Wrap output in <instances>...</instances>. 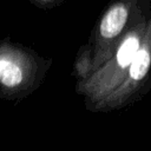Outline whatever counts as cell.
Returning a JSON list of instances; mask_svg holds the SVG:
<instances>
[{"mask_svg":"<svg viewBox=\"0 0 151 151\" xmlns=\"http://www.w3.org/2000/svg\"><path fill=\"white\" fill-rule=\"evenodd\" d=\"M118 90L116 100L122 104L133 103L151 91V15L144 39Z\"/></svg>","mask_w":151,"mask_h":151,"instance_id":"obj_1","label":"cell"},{"mask_svg":"<svg viewBox=\"0 0 151 151\" xmlns=\"http://www.w3.org/2000/svg\"><path fill=\"white\" fill-rule=\"evenodd\" d=\"M21 80L22 71L20 66L8 59H0V83L7 87H15Z\"/></svg>","mask_w":151,"mask_h":151,"instance_id":"obj_2","label":"cell"},{"mask_svg":"<svg viewBox=\"0 0 151 151\" xmlns=\"http://www.w3.org/2000/svg\"><path fill=\"white\" fill-rule=\"evenodd\" d=\"M46 1H47V0H46Z\"/></svg>","mask_w":151,"mask_h":151,"instance_id":"obj_3","label":"cell"}]
</instances>
